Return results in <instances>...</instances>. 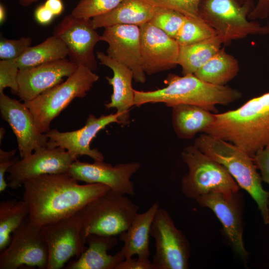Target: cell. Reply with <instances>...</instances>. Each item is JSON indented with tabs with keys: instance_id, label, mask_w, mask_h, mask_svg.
<instances>
[{
	"instance_id": "14",
	"label": "cell",
	"mask_w": 269,
	"mask_h": 269,
	"mask_svg": "<svg viewBox=\"0 0 269 269\" xmlns=\"http://www.w3.org/2000/svg\"><path fill=\"white\" fill-rule=\"evenodd\" d=\"M140 168L136 162L119 163L115 165L104 161L94 163L74 161L67 172L79 181L88 184L106 185L112 190L133 196L135 190L131 179Z\"/></svg>"
},
{
	"instance_id": "39",
	"label": "cell",
	"mask_w": 269,
	"mask_h": 269,
	"mask_svg": "<svg viewBox=\"0 0 269 269\" xmlns=\"http://www.w3.org/2000/svg\"><path fill=\"white\" fill-rule=\"evenodd\" d=\"M243 3L252 2V0H240ZM269 15V0H258L256 5L248 15V18L252 20L264 19Z\"/></svg>"
},
{
	"instance_id": "10",
	"label": "cell",
	"mask_w": 269,
	"mask_h": 269,
	"mask_svg": "<svg viewBox=\"0 0 269 269\" xmlns=\"http://www.w3.org/2000/svg\"><path fill=\"white\" fill-rule=\"evenodd\" d=\"M48 251L41 226L28 216L12 233L8 246L0 254V269H17L23 266L47 269Z\"/></svg>"
},
{
	"instance_id": "1",
	"label": "cell",
	"mask_w": 269,
	"mask_h": 269,
	"mask_svg": "<svg viewBox=\"0 0 269 269\" xmlns=\"http://www.w3.org/2000/svg\"><path fill=\"white\" fill-rule=\"evenodd\" d=\"M28 217L42 226L71 216L110 190L98 183L80 184L67 173L46 174L23 185Z\"/></svg>"
},
{
	"instance_id": "22",
	"label": "cell",
	"mask_w": 269,
	"mask_h": 269,
	"mask_svg": "<svg viewBox=\"0 0 269 269\" xmlns=\"http://www.w3.org/2000/svg\"><path fill=\"white\" fill-rule=\"evenodd\" d=\"M88 247L76 260L70 262L66 269H116L125 258L120 251L108 254L118 244L115 236L91 234L86 239Z\"/></svg>"
},
{
	"instance_id": "35",
	"label": "cell",
	"mask_w": 269,
	"mask_h": 269,
	"mask_svg": "<svg viewBox=\"0 0 269 269\" xmlns=\"http://www.w3.org/2000/svg\"><path fill=\"white\" fill-rule=\"evenodd\" d=\"M158 7L178 11L186 16L201 17L199 6L201 0H149Z\"/></svg>"
},
{
	"instance_id": "44",
	"label": "cell",
	"mask_w": 269,
	"mask_h": 269,
	"mask_svg": "<svg viewBox=\"0 0 269 269\" xmlns=\"http://www.w3.org/2000/svg\"><path fill=\"white\" fill-rule=\"evenodd\" d=\"M5 133V130L3 128H0V140L1 142V140L3 138V135Z\"/></svg>"
},
{
	"instance_id": "18",
	"label": "cell",
	"mask_w": 269,
	"mask_h": 269,
	"mask_svg": "<svg viewBox=\"0 0 269 269\" xmlns=\"http://www.w3.org/2000/svg\"><path fill=\"white\" fill-rule=\"evenodd\" d=\"M239 191L211 193L198 198L196 201L201 206L207 207L214 213L221 223L235 252L241 258L246 259L248 253L243 241L242 204Z\"/></svg>"
},
{
	"instance_id": "26",
	"label": "cell",
	"mask_w": 269,
	"mask_h": 269,
	"mask_svg": "<svg viewBox=\"0 0 269 269\" xmlns=\"http://www.w3.org/2000/svg\"><path fill=\"white\" fill-rule=\"evenodd\" d=\"M238 61L221 48L193 74L199 79L215 85H225L238 74Z\"/></svg>"
},
{
	"instance_id": "19",
	"label": "cell",
	"mask_w": 269,
	"mask_h": 269,
	"mask_svg": "<svg viewBox=\"0 0 269 269\" xmlns=\"http://www.w3.org/2000/svg\"><path fill=\"white\" fill-rule=\"evenodd\" d=\"M102 41L108 44L107 54L131 69L134 79L144 83L145 73L142 68L140 53V31L135 25L119 24L104 28Z\"/></svg>"
},
{
	"instance_id": "12",
	"label": "cell",
	"mask_w": 269,
	"mask_h": 269,
	"mask_svg": "<svg viewBox=\"0 0 269 269\" xmlns=\"http://www.w3.org/2000/svg\"><path fill=\"white\" fill-rule=\"evenodd\" d=\"M53 35L66 46L71 62L78 67L84 66L93 71L97 70L94 48L102 41V37L93 27L91 19L76 18L69 14L54 27Z\"/></svg>"
},
{
	"instance_id": "40",
	"label": "cell",
	"mask_w": 269,
	"mask_h": 269,
	"mask_svg": "<svg viewBox=\"0 0 269 269\" xmlns=\"http://www.w3.org/2000/svg\"><path fill=\"white\" fill-rule=\"evenodd\" d=\"M34 16L35 20L40 24H49L55 16L52 12L44 4L38 6L35 10Z\"/></svg>"
},
{
	"instance_id": "29",
	"label": "cell",
	"mask_w": 269,
	"mask_h": 269,
	"mask_svg": "<svg viewBox=\"0 0 269 269\" xmlns=\"http://www.w3.org/2000/svg\"><path fill=\"white\" fill-rule=\"evenodd\" d=\"M29 213L27 204L15 199L0 203V251L9 245L12 233L21 225Z\"/></svg>"
},
{
	"instance_id": "21",
	"label": "cell",
	"mask_w": 269,
	"mask_h": 269,
	"mask_svg": "<svg viewBox=\"0 0 269 269\" xmlns=\"http://www.w3.org/2000/svg\"><path fill=\"white\" fill-rule=\"evenodd\" d=\"M96 56L101 64L108 67L113 72L112 77H106L113 87V93L110 102L105 104V106L107 109L116 108L120 115L121 124H126L130 110L134 106V89L132 87L134 73L131 69L102 51H97Z\"/></svg>"
},
{
	"instance_id": "9",
	"label": "cell",
	"mask_w": 269,
	"mask_h": 269,
	"mask_svg": "<svg viewBox=\"0 0 269 269\" xmlns=\"http://www.w3.org/2000/svg\"><path fill=\"white\" fill-rule=\"evenodd\" d=\"M150 236L155 241L153 269H187L190 256L189 243L175 226L171 216L159 207L153 219Z\"/></svg>"
},
{
	"instance_id": "20",
	"label": "cell",
	"mask_w": 269,
	"mask_h": 269,
	"mask_svg": "<svg viewBox=\"0 0 269 269\" xmlns=\"http://www.w3.org/2000/svg\"><path fill=\"white\" fill-rule=\"evenodd\" d=\"M78 66L67 58L19 69L17 96L23 102L30 101L64 81Z\"/></svg>"
},
{
	"instance_id": "36",
	"label": "cell",
	"mask_w": 269,
	"mask_h": 269,
	"mask_svg": "<svg viewBox=\"0 0 269 269\" xmlns=\"http://www.w3.org/2000/svg\"><path fill=\"white\" fill-rule=\"evenodd\" d=\"M16 149L10 151H4L0 149V192H2L8 186L5 179V174L8 169L13 165L17 160H12V157L15 155Z\"/></svg>"
},
{
	"instance_id": "38",
	"label": "cell",
	"mask_w": 269,
	"mask_h": 269,
	"mask_svg": "<svg viewBox=\"0 0 269 269\" xmlns=\"http://www.w3.org/2000/svg\"><path fill=\"white\" fill-rule=\"evenodd\" d=\"M116 269H153L151 262L148 259L133 257L126 258L120 262Z\"/></svg>"
},
{
	"instance_id": "6",
	"label": "cell",
	"mask_w": 269,
	"mask_h": 269,
	"mask_svg": "<svg viewBox=\"0 0 269 269\" xmlns=\"http://www.w3.org/2000/svg\"><path fill=\"white\" fill-rule=\"evenodd\" d=\"M181 157L188 171L182 177L181 188L188 198L196 200L211 193L239 191V186L227 169L194 144L183 149Z\"/></svg>"
},
{
	"instance_id": "41",
	"label": "cell",
	"mask_w": 269,
	"mask_h": 269,
	"mask_svg": "<svg viewBox=\"0 0 269 269\" xmlns=\"http://www.w3.org/2000/svg\"><path fill=\"white\" fill-rule=\"evenodd\" d=\"M55 16L60 15L64 10L62 0H46L43 3Z\"/></svg>"
},
{
	"instance_id": "7",
	"label": "cell",
	"mask_w": 269,
	"mask_h": 269,
	"mask_svg": "<svg viewBox=\"0 0 269 269\" xmlns=\"http://www.w3.org/2000/svg\"><path fill=\"white\" fill-rule=\"evenodd\" d=\"M99 76L84 66H78L66 81L45 91L33 100L24 102L31 112L38 130L45 134L52 121L76 98H83Z\"/></svg>"
},
{
	"instance_id": "16",
	"label": "cell",
	"mask_w": 269,
	"mask_h": 269,
	"mask_svg": "<svg viewBox=\"0 0 269 269\" xmlns=\"http://www.w3.org/2000/svg\"><path fill=\"white\" fill-rule=\"evenodd\" d=\"M1 119L6 122L14 134L20 158L32 153L36 149L47 146L48 138L38 129L33 117L25 104L0 93Z\"/></svg>"
},
{
	"instance_id": "30",
	"label": "cell",
	"mask_w": 269,
	"mask_h": 269,
	"mask_svg": "<svg viewBox=\"0 0 269 269\" xmlns=\"http://www.w3.org/2000/svg\"><path fill=\"white\" fill-rule=\"evenodd\" d=\"M217 35L201 17L186 16L175 38L179 46L198 43Z\"/></svg>"
},
{
	"instance_id": "5",
	"label": "cell",
	"mask_w": 269,
	"mask_h": 269,
	"mask_svg": "<svg viewBox=\"0 0 269 269\" xmlns=\"http://www.w3.org/2000/svg\"><path fill=\"white\" fill-rule=\"evenodd\" d=\"M139 209L127 195L110 190L80 211L84 243L91 234L120 235L128 228Z\"/></svg>"
},
{
	"instance_id": "8",
	"label": "cell",
	"mask_w": 269,
	"mask_h": 269,
	"mask_svg": "<svg viewBox=\"0 0 269 269\" xmlns=\"http://www.w3.org/2000/svg\"><path fill=\"white\" fill-rule=\"evenodd\" d=\"M254 8L252 2L242 4L237 0H201L199 13L223 43H227L249 35L269 33V25L248 20Z\"/></svg>"
},
{
	"instance_id": "43",
	"label": "cell",
	"mask_w": 269,
	"mask_h": 269,
	"mask_svg": "<svg viewBox=\"0 0 269 269\" xmlns=\"http://www.w3.org/2000/svg\"><path fill=\"white\" fill-rule=\"evenodd\" d=\"M40 0H19V3L22 6H27Z\"/></svg>"
},
{
	"instance_id": "42",
	"label": "cell",
	"mask_w": 269,
	"mask_h": 269,
	"mask_svg": "<svg viewBox=\"0 0 269 269\" xmlns=\"http://www.w3.org/2000/svg\"><path fill=\"white\" fill-rule=\"evenodd\" d=\"M6 16V13L5 8L4 5L0 3V23H3L5 19Z\"/></svg>"
},
{
	"instance_id": "27",
	"label": "cell",
	"mask_w": 269,
	"mask_h": 269,
	"mask_svg": "<svg viewBox=\"0 0 269 269\" xmlns=\"http://www.w3.org/2000/svg\"><path fill=\"white\" fill-rule=\"evenodd\" d=\"M222 43L216 35L198 43L179 46L178 65L181 67L183 75L194 74L220 50Z\"/></svg>"
},
{
	"instance_id": "31",
	"label": "cell",
	"mask_w": 269,
	"mask_h": 269,
	"mask_svg": "<svg viewBox=\"0 0 269 269\" xmlns=\"http://www.w3.org/2000/svg\"><path fill=\"white\" fill-rule=\"evenodd\" d=\"M186 16L175 10L157 6L150 22L175 39Z\"/></svg>"
},
{
	"instance_id": "25",
	"label": "cell",
	"mask_w": 269,
	"mask_h": 269,
	"mask_svg": "<svg viewBox=\"0 0 269 269\" xmlns=\"http://www.w3.org/2000/svg\"><path fill=\"white\" fill-rule=\"evenodd\" d=\"M171 108L173 128L181 139H191L204 133L215 120V113L199 106L181 104Z\"/></svg>"
},
{
	"instance_id": "15",
	"label": "cell",
	"mask_w": 269,
	"mask_h": 269,
	"mask_svg": "<svg viewBox=\"0 0 269 269\" xmlns=\"http://www.w3.org/2000/svg\"><path fill=\"white\" fill-rule=\"evenodd\" d=\"M120 115L116 112L108 115H101L97 118L90 114L85 125L81 129L71 132H61L57 129L50 130L45 133L48 138L47 147H62L76 158L87 155L94 161H104L102 152L97 148L91 149L92 140L101 130L112 123L121 124Z\"/></svg>"
},
{
	"instance_id": "32",
	"label": "cell",
	"mask_w": 269,
	"mask_h": 269,
	"mask_svg": "<svg viewBox=\"0 0 269 269\" xmlns=\"http://www.w3.org/2000/svg\"><path fill=\"white\" fill-rule=\"evenodd\" d=\"M122 0H80L70 14L86 20L104 14L117 6Z\"/></svg>"
},
{
	"instance_id": "3",
	"label": "cell",
	"mask_w": 269,
	"mask_h": 269,
	"mask_svg": "<svg viewBox=\"0 0 269 269\" xmlns=\"http://www.w3.org/2000/svg\"><path fill=\"white\" fill-rule=\"evenodd\" d=\"M164 83L167 85L165 87L154 91L134 90V106L163 103L172 107L178 104H190L216 113L217 105H228L242 97V93L236 89L205 82L193 74L182 76L171 74Z\"/></svg>"
},
{
	"instance_id": "13",
	"label": "cell",
	"mask_w": 269,
	"mask_h": 269,
	"mask_svg": "<svg viewBox=\"0 0 269 269\" xmlns=\"http://www.w3.org/2000/svg\"><path fill=\"white\" fill-rule=\"evenodd\" d=\"M77 158L65 149L42 147L17 160L8 170V187L15 189L27 180L46 174L67 173Z\"/></svg>"
},
{
	"instance_id": "17",
	"label": "cell",
	"mask_w": 269,
	"mask_h": 269,
	"mask_svg": "<svg viewBox=\"0 0 269 269\" xmlns=\"http://www.w3.org/2000/svg\"><path fill=\"white\" fill-rule=\"evenodd\" d=\"M143 69L151 75L178 65L179 45L175 39L150 22L139 26Z\"/></svg>"
},
{
	"instance_id": "24",
	"label": "cell",
	"mask_w": 269,
	"mask_h": 269,
	"mask_svg": "<svg viewBox=\"0 0 269 269\" xmlns=\"http://www.w3.org/2000/svg\"><path fill=\"white\" fill-rule=\"evenodd\" d=\"M157 6L149 0H122L109 12L91 19L95 29L119 25H140L149 22Z\"/></svg>"
},
{
	"instance_id": "4",
	"label": "cell",
	"mask_w": 269,
	"mask_h": 269,
	"mask_svg": "<svg viewBox=\"0 0 269 269\" xmlns=\"http://www.w3.org/2000/svg\"><path fill=\"white\" fill-rule=\"evenodd\" d=\"M194 145L227 169L239 187L256 202L264 223L269 224V192L263 187L253 158L235 144L206 133L197 136Z\"/></svg>"
},
{
	"instance_id": "33",
	"label": "cell",
	"mask_w": 269,
	"mask_h": 269,
	"mask_svg": "<svg viewBox=\"0 0 269 269\" xmlns=\"http://www.w3.org/2000/svg\"><path fill=\"white\" fill-rule=\"evenodd\" d=\"M32 39L22 37L18 39H11L1 37L0 39V60H15L31 46Z\"/></svg>"
},
{
	"instance_id": "37",
	"label": "cell",
	"mask_w": 269,
	"mask_h": 269,
	"mask_svg": "<svg viewBox=\"0 0 269 269\" xmlns=\"http://www.w3.org/2000/svg\"><path fill=\"white\" fill-rule=\"evenodd\" d=\"M253 160L257 168L260 171L262 180L269 185V146L257 151Z\"/></svg>"
},
{
	"instance_id": "2",
	"label": "cell",
	"mask_w": 269,
	"mask_h": 269,
	"mask_svg": "<svg viewBox=\"0 0 269 269\" xmlns=\"http://www.w3.org/2000/svg\"><path fill=\"white\" fill-rule=\"evenodd\" d=\"M215 116L203 133L235 144L253 158L259 150L269 146V92Z\"/></svg>"
},
{
	"instance_id": "34",
	"label": "cell",
	"mask_w": 269,
	"mask_h": 269,
	"mask_svg": "<svg viewBox=\"0 0 269 269\" xmlns=\"http://www.w3.org/2000/svg\"><path fill=\"white\" fill-rule=\"evenodd\" d=\"M19 70L16 60L0 61V93L5 88H9L11 93H18L17 77Z\"/></svg>"
},
{
	"instance_id": "11",
	"label": "cell",
	"mask_w": 269,
	"mask_h": 269,
	"mask_svg": "<svg viewBox=\"0 0 269 269\" xmlns=\"http://www.w3.org/2000/svg\"><path fill=\"white\" fill-rule=\"evenodd\" d=\"M80 211L63 219L41 226L48 251L47 269H60L73 257L86 250L82 235Z\"/></svg>"
},
{
	"instance_id": "28",
	"label": "cell",
	"mask_w": 269,
	"mask_h": 269,
	"mask_svg": "<svg viewBox=\"0 0 269 269\" xmlns=\"http://www.w3.org/2000/svg\"><path fill=\"white\" fill-rule=\"evenodd\" d=\"M68 55L64 43L53 35L40 44L30 46L15 60L21 69L67 58Z\"/></svg>"
},
{
	"instance_id": "23",
	"label": "cell",
	"mask_w": 269,
	"mask_h": 269,
	"mask_svg": "<svg viewBox=\"0 0 269 269\" xmlns=\"http://www.w3.org/2000/svg\"><path fill=\"white\" fill-rule=\"evenodd\" d=\"M159 207V203L155 202L144 212L138 213L128 228L119 235L120 240L124 242L120 251L125 259L135 255L141 259H149L150 228Z\"/></svg>"
}]
</instances>
